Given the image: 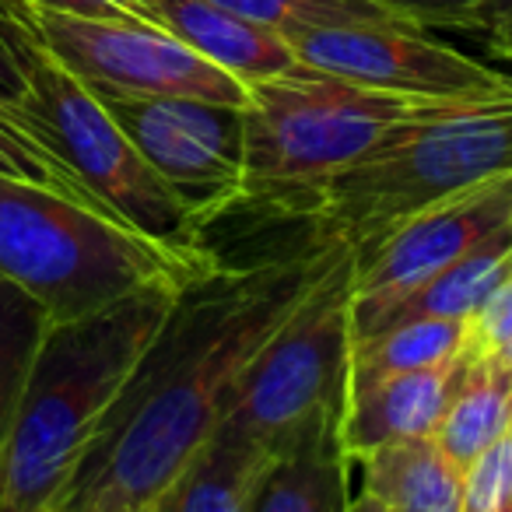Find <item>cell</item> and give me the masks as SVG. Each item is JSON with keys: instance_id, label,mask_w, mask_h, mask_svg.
<instances>
[{"instance_id": "6da1fadb", "label": "cell", "mask_w": 512, "mask_h": 512, "mask_svg": "<svg viewBox=\"0 0 512 512\" xmlns=\"http://www.w3.org/2000/svg\"><path fill=\"white\" fill-rule=\"evenodd\" d=\"M337 242L186 281L46 512H151L211 439L242 369L306 299Z\"/></svg>"}, {"instance_id": "7a4b0ae2", "label": "cell", "mask_w": 512, "mask_h": 512, "mask_svg": "<svg viewBox=\"0 0 512 512\" xmlns=\"http://www.w3.org/2000/svg\"><path fill=\"white\" fill-rule=\"evenodd\" d=\"M179 288L155 285L50 323L22 404L0 442V512H46L155 334Z\"/></svg>"}, {"instance_id": "3957f363", "label": "cell", "mask_w": 512, "mask_h": 512, "mask_svg": "<svg viewBox=\"0 0 512 512\" xmlns=\"http://www.w3.org/2000/svg\"><path fill=\"white\" fill-rule=\"evenodd\" d=\"M211 267V249L179 253L102 207L0 172V278L43 302L53 323L99 313L141 288H183Z\"/></svg>"}, {"instance_id": "277c9868", "label": "cell", "mask_w": 512, "mask_h": 512, "mask_svg": "<svg viewBox=\"0 0 512 512\" xmlns=\"http://www.w3.org/2000/svg\"><path fill=\"white\" fill-rule=\"evenodd\" d=\"M512 176V99L432 106L379 137L306 200L316 239L365 249L407 218Z\"/></svg>"}, {"instance_id": "5b68a950", "label": "cell", "mask_w": 512, "mask_h": 512, "mask_svg": "<svg viewBox=\"0 0 512 512\" xmlns=\"http://www.w3.org/2000/svg\"><path fill=\"white\" fill-rule=\"evenodd\" d=\"M246 106V176L235 207L302 214L323 179L355 165L379 137L432 106L334 78L316 67L253 81Z\"/></svg>"}, {"instance_id": "8992f818", "label": "cell", "mask_w": 512, "mask_h": 512, "mask_svg": "<svg viewBox=\"0 0 512 512\" xmlns=\"http://www.w3.org/2000/svg\"><path fill=\"white\" fill-rule=\"evenodd\" d=\"M0 36L25 78L18 116L71 176L130 228L179 253H204V225L144 162L102 99L39 46L15 0H0Z\"/></svg>"}, {"instance_id": "52a82bcc", "label": "cell", "mask_w": 512, "mask_h": 512, "mask_svg": "<svg viewBox=\"0 0 512 512\" xmlns=\"http://www.w3.org/2000/svg\"><path fill=\"white\" fill-rule=\"evenodd\" d=\"M355 249L337 242L306 299L249 358L221 428L278 446L327 400L348 393Z\"/></svg>"}, {"instance_id": "ba28073f", "label": "cell", "mask_w": 512, "mask_h": 512, "mask_svg": "<svg viewBox=\"0 0 512 512\" xmlns=\"http://www.w3.org/2000/svg\"><path fill=\"white\" fill-rule=\"evenodd\" d=\"M25 25L53 60L95 95H183L249 106V88L179 43L169 29L134 18H81L15 0Z\"/></svg>"}, {"instance_id": "9c48e42d", "label": "cell", "mask_w": 512, "mask_h": 512, "mask_svg": "<svg viewBox=\"0 0 512 512\" xmlns=\"http://www.w3.org/2000/svg\"><path fill=\"white\" fill-rule=\"evenodd\" d=\"M285 39L306 67L400 99L453 106L512 99L509 74L439 43L411 22L299 29Z\"/></svg>"}, {"instance_id": "30bf717a", "label": "cell", "mask_w": 512, "mask_h": 512, "mask_svg": "<svg viewBox=\"0 0 512 512\" xmlns=\"http://www.w3.org/2000/svg\"><path fill=\"white\" fill-rule=\"evenodd\" d=\"M200 225L232 211L246 176V109L183 95H99Z\"/></svg>"}, {"instance_id": "8fae6325", "label": "cell", "mask_w": 512, "mask_h": 512, "mask_svg": "<svg viewBox=\"0 0 512 512\" xmlns=\"http://www.w3.org/2000/svg\"><path fill=\"white\" fill-rule=\"evenodd\" d=\"M505 225H512V176L470 186L358 249L351 337L376 334L407 295Z\"/></svg>"}, {"instance_id": "7c38bea8", "label": "cell", "mask_w": 512, "mask_h": 512, "mask_svg": "<svg viewBox=\"0 0 512 512\" xmlns=\"http://www.w3.org/2000/svg\"><path fill=\"white\" fill-rule=\"evenodd\" d=\"M467 355L470 348L449 362L428 365V369L393 372V376L372 379V383L348 386L341 435L351 463L386 442L435 435Z\"/></svg>"}, {"instance_id": "4fadbf2b", "label": "cell", "mask_w": 512, "mask_h": 512, "mask_svg": "<svg viewBox=\"0 0 512 512\" xmlns=\"http://www.w3.org/2000/svg\"><path fill=\"white\" fill-rule=\"evenodd\" d=\"M344 397L316 407L278 446L264 484L256 491L253 512H348V470L341 418Z\"/></svg>"}, {"instance_id": "5bb4252c", "label": "cell", "mask_w": 512, "mask_h": 512, "mask_svg": "<svg viewBox=\"0 0 512 512\" xmlns=\"http://www.w3.org/2000/svg\"><path fill=\"white\" fill-rule=\"evenodd\" d=\"M155 4L162 29H169L179 43L239 78L242 85L295 71L302 64L281 32L249 22L221 4L211 0H155Z\"/></svg>"}, {"instance_id": "9a60e30c", "label": "cell", "mask_w": 512, "mask_h": 512, "mask_svg": "<svg viewBox=\"0 0 512 512\" xmlns=\"http://www.w3.org/2000/svg\"><path fill=\"white\" fill-rule=\"evenodd\" d=\"M274 460V449L214 428L176 481L158 495L151 512H253L256 491Z\"/></svg>"}, {"instance_id": "2e32d148", "label": "cell", "mask_w": 512, "mask_h": 512, "mask_svg": "<svg viewBox=\"0 0 512 512\" xmlns=\"http://www.w3.org/2000/svg\"><path fill=\"white\" fill-rule=\"evenodd\" d=\"M512 432V358L502 351L470 348L453 397L432 439L439 449L467 470L488 446Z\"/></svg>"}, {"instance_id": "e0dca14e", "label": "cell", "mask_w": 512, "mask_h": 512, "mask_svg": "<svg viewBox=\"0 0 512 512\" xmlns=\"http://www.w3.org/2000/svg\"><path fill=\"white\" fill-rule=\"evenodd\" d=\"M355 463L365 491L393 512H463V470L432 435L386 442Z\"/></svg>"}, {"instance_id": "ac0fdd59", "label": "cell", "mask_w": 512, "mask_h": 512, "mask_svg": "<svg viewBox=\"0 0 512 512\" xmlns=\"http://www.w3.org/2000/svg\"><path fill=\"white\" fill-rule=\"evenodd\" d=\"M512 274V225L498 228L495 235L474 246L456 264L439 271L432 281L411 292L383 327L404 320H421V316H439V320H474L477 309L488 302V295ZM379 327V330H383Z\"/></svg>"}, {"instance_id": "d6986e66", "label": "cell", "mask_w": 512, "mask_h": 512, "mask_svg": "<svg viewBox=\"0 0 512 512\" xmlns=\"http://www.w3.org/2000/svg\"><path fill=\"white\" fill-rule=\"evenodd\" d=\"M470 320H439V316H421V320L390 323L369 337L351 341L348 358V386L372 383V379L393 376V372H414L428 365L449 362L470 348Z\"/></svg>"}, {"instance_id": "ffe728a7", "label": "cell", "mask_w": 512, "mask_h": 512, "mask_svg": "<svg viewBox=\"0 0 512 512\" xmlns=\"http://www.w3.org/2000/svg\"><path fill=\"white\" fill-rule=\"evenodd\" d=\"M50 323L43 302L11 285L8 278H0V442L8 439Z\"/></svg>"}, {"instance_id": "44dd1931", "label": "cell", "mask_w": 512, "mask_h": 512, "mask_svg": "<svg viewBox=\"0 0 512 512\" xmlns=\"http://www.w3.org/2000/svg\"><path fill=\"white\" fill-rule=\"evenodd\" d=\"M256 25L292 36L299 29H330V25L362 22H404L383 0H211Z\"/></svg>"}, {"instance_id": "7402d4cb", "label": "cell", "mask_w": 512, "mask_h": 512, "mask_svg": "<svg viewBox=\"0 0 512 512\" xmlns=\"http://www.w3.org/2000/svg\"><path fill=\"white\" fill-rule=\"evenodd\" d=\"M0 172H4V176L25 179V183L50 186V190L67 193V197H74V200L102 207L99 200L71 176V169L32 134L29 123L18 116V109H11V106H0ZM102 211H106V207H102Z\"/></svg>"}, {"instance_id": "603a6c76", "label": "cell", "mask_w": 512, "mask_h": 512, "mask_svg": "<svg viewBox=\"0 0 512 512\" xmlns=\"http://www.w3.org/2000/svg\"><path fill=\"white\" fill-rule=\"evenodd\" d=\"M463 512H512V432L463 470Z\"/></svg>"}, {"instance_id": "cb8c5ba5", "label": "cell", "mask_w": 512, "mask_h": 512, "mask_svg": "<svg viewBox=\"0 0 512 512\" xmlns=\"http://www.w3.org/2000/svg\"><path fill=\"white\" fill-rule=\"evenodd\" d=\"M470 330H474V337H470L474 351H502L505 344H512V274L477 309Z\"/></svg>"}, {"instance_id": "d4e9b609", "label": "cell", "mask_w": 512, "mask_h": 512, "mask_svg": "<svg viewBox=\"0 0 512 512\" xmlns=\"http://www.w3.org/2000/svg\"><path fill=\"white\" fill-rule=\"evenodd\" d=\"M404 22L418 29H467L484 0H383Z\"/></svg>"}, {"instance_id": "484cf974", "label": "cell", "mask_w": 512, "mask_h": 512, "mask_svg": "<svg viewBox=\"0 0 512 512\" xmlns=\"http://www.w3.org/2000/svg\"><path fill=\"white\" fill-rule=\"evenodd\" d=\"M25 4L67 11V15H81V18H134V22L162 25L155 0H25Z\"/></svg>"}, {"instance_id": "4316f807", "label": "cell", "mask_w": 512, "mask_h": 512, "mask_svg": "<svg viewBox=\"0 0 512 512\" xmlns=\"http://www.w3.org/2000/svg\"><path fill=\"white\" fill-rule=\"evenodd\" d=\"M467 32H481L495 57L512 60V0H484L470 15Z\"/></svg>"}, {"instance_id": "83f0119b", "label": "cell", "mask_w": 512, "mask_h": 512, "mask_svg": "<svg viewBox=\"0 0 512 512\" xmlns=\"http://www.w3.org/2000/svg\"><path fill=\"white\" fill-rule=\"evenodd\" d=\"M25 99V78H22V67H18L15 53H11V46L4 43V36H0V106H11L18 109Z\"/></svg>"}, {"instance_id": "f1b7e54d", "label": "cell", "mask_w": 512, "mask_h": 512, "mask_svg": "<svg viewBox=\"0 0 512 512\" xmlns=\"http://www.w3.org/2000/svg\"><path fill=\"white\" fill-rule=\"evenodd\" d=\"M348 512H393V509H390V505H383V502H379V498H372L369 491H362V495H355V498H351Z\"/></svg>"}, {"instance_id": "f546056e", "label": "cell", "mask_w": 512, "mask_h": 512, "mask_svg": "<svg viewBox=\"0 0 512 512\" xmlns=\"http://www.w3.org/2000/svg\"><path fill=\"white\" fill-rule=\"evenodd\" d=\"M502 355H505V358H512V344H505V348H502Z\"/></svg>"}]
</instances>
